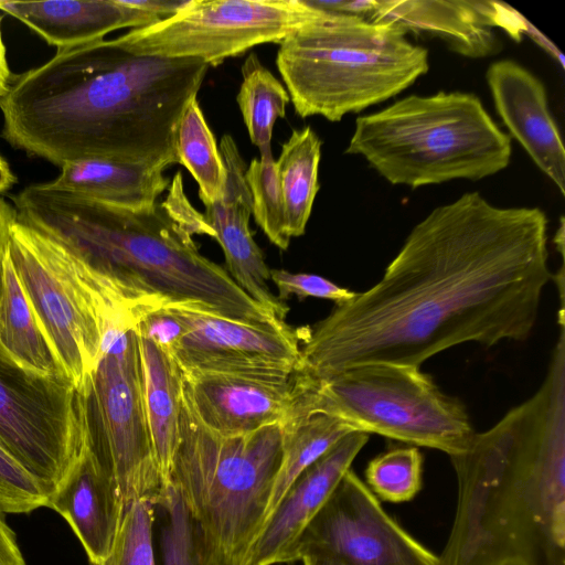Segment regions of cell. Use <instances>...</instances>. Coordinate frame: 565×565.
<instances>
[{"label": "cell", "mask_w": 565, "mask_h": 565, "mask_svg": "<svg viewBox=\"0 0 565 565\" xmlns=\"http://www.w3.org/2000/svg\"><path fill=\"white\" fill-rule=\"evenodd\" d=\"M449 458L458 492L440 565H565V324L537 391Z\"/></svg>", "instance_id": "obj_3"}, {"label": "cell", "mask_w": 565, "mask_h": 565, "mask_svg": "<svg viewBox=\"0 0 565 565\" xmlns=\"http://www.w3.org/2000/svg\"><path fill=\"white\" fill-rule=\"evenodd\" d=\"M321 12L305 0H186L174 14L111 40L131 53L217 66L256 45L279 44Z\"/></svg>", "instance_id": "obj_11"}, {"label": "cell", "mask_w": 565, "mask_h": 565, "mask_svg": "<svg viewBox=\"0 0 565 565\" xmlns=\"http://www.w3.org/2000/svg\"><path fill=\"white\" fill-rule=\"evenodd\" d=\"M0 10L22 21L58 50L104 40L119 29L134 30L158 22L124 0H0Z\"/></svg>", "instance_id": "obj_21"}, {"label": "cell", "mask_w": 565, "mask_h": 565, "mask_svg": "<svg viewBox=\"0 0 565 565\" xmlns=\"http://www.w3.org/2000/svg\"><path fill=\"white\" fill-rule=\"evenodd\" d=\"M311 554L343 565H440L439 556L402 527L352 469L303 530L289 563Z\"/></svg>", "instance_id": "obj_12"}, {"label": "cell", "mask_w": 565, "mask_h": 565, "mask_svg": "<svg viewBox=\"0 0 565 565\" xmlns=\"http://www.w3.org/2000/svg\"><path fill=\"white\" fill-rule=\"evenodd\" d=\"M173 308L185 332L171 356L183 375L221 373L290 377L295 373L300 333L286 321L255 324Z\"/></svg>", "instance_id": "obj_13"}, {"label": "cell", "mask_w": 565, "mask_h": 565, "mask_svg": "<svg viewBox=\"0 0 565 565\" xmlns=\"http://www.w3.org/2000/svg\"><path fill=\"white\" fill-rule=\"evenodd\" d=\"M270 280L278 290V299L285 302L291 295L299 298H320L344 303L355 291L341 287L329 279L313 274L290 273L285 269H270Z\"/></svg>", "instance_id": "obj_34"}, {"label": "cell", "mask_w": 565, "mask_h": 565, "mask_svg": "<svg viewBox=\"0 0 565 565\" xmlns=\"http://www.w3.org/2000/svg\"><path fill=\"white\" fill-rule=\"evenodd\" d=\"M183 394L206 428L238 436L282 423L295 401L296 383L294 374H192L183 375Z\"/></svg>", "instance_id": "obj_16"}, {"label": "cell", "mask_w": 565, "mask_h": 565, "mask_svg": "<svg viewBox=\"0 0 565 565\" xmlns=\"http://www.w3.org/2000/svg\"><path fill=\"white\" fill-rule=\"evenodd\" d=\"M15 209L0 198V284L2 275V260L8 247L9 235L12 224L17 221Z\"/></svg>", "instance_id": "obj_39"}, {"label": "cell", "mask_w": 565, "mask_h": 565, "mask_svg": "<svg viewBox=\"0 0 565 565\" xmlns=\"http://www.w3.org/2000/svg\"><path fill=\"white\" fill-rule=\"evenodd\" d=\"M179 163L192 174L199 185L203 204L218 200L225 189L227 171L198 98L184 109L174 135Z\"/></svg>", "instance_id": "obj_27"}, {"label": "cell", "mask_w": 565, "mask_h": 565, "mask_svg": "<svg viewBox=\"0 0 565 565\" xmlns=\"http://www.w3.org/2000/svg\"><path fill=\"white\" fill-rule=\"evenodd\" d=\"M548 268L547 217L467 192L409 232L382 278L300 332L295 373L420 365L452 347L527 339Z\"/></svg>", "instance_id": "obj_1"}, {"label": "cell", "mask_w": 565, "mask_h": 565, "mask_svg": "<svg viewBox=\"0 0 565 565\" xmlns=\"http://www.w3.org/2000/svg\"><path fill=\"white\" fill-rule=\"evenodd\" d=\"M47 505L43 486L0 444V512L29 513Z\"/></svg>", "instance_id": "obj_33"}, {"label": "cell", "mask_w": 565, "mask_h": 565, "mask_svg": "<svg viewBox=\"0 0 565 565\" xmlns=\"http://www.w3.org/2000/svg\"><path fill=\"white\" fill-rule=\"evenodd\" d=\"M0 361L53 393L70 390L36 323L8 247L0 284Z\"/></svg>", "instance_id": "obj_22"}, {"label": "cell", "mask_w": 565, "mask_h": 565, "mask_svg": "<svg viewBox=\"0 0 565 565\" xmlns=\"http://www.w3.org/2000/svg\"><path fill=\"white\" fill-rule=\"evenodd\" d=\"M13 201L21 222L75 254L94 288L137 322L164 307L255 324L282 321L200 253L164 201L125 209L50 182L24 188Z\"/></svg>", "instance_id": "obj_4"}, {"label": "cell", "mask_w": 565, "mask_h": 565, "mask_svg": "<svg viewBox=\"0 0 565 565\" xmlns=\"http://www.w3.org/2000/svg\"><path fill=\"white\" fill-rule=\"evenodd\" d=\"M399 28L322 11L279 43L276 65L295 111L340 121L394 97L429 68Z\"/></svg>", "instance_id": "obj_5"}, {"label": "cell", "mask_w": 565, "mask_h": 565, "mask_svg": "<svg viewBox=\"0 0 565 565\" xmlns=\"http://www.w3.org/2000/svg\"><path fill=\"white\" fill-rule=\"evenodd\" d=\"M281 425V460L266 519L290 484L306 468L344 436L355 431L338 417L324 413L303 412L295 408L294 405Z\"/></svg>", "instance_id": "obj_25"}, {"label": "cell", "mask_w": 565, "mask_h": 565, "mask_svg": "<svg viewBox=\"0 0 565 565\" xmlns=\"http://www.w3.org/2000/svg\"><path fill=\"white\" fill-rule=\"evenodd\" d=\"M554 243L558 246L559 253L564 255V218L561 217L558 233L555 235Z\"/></svg>", "instance_id": "obj_43"}, {"label": "cell", "mask_w": 565, "mask_h": 565, "mask_svg": "<svg viewBox=\"0 0 565 565\" xmlns=\"http://www.w3.org/2000/svg\"><path fill=\"white\" fill-rule=\"evenodd\" d=\"M8 253L66 385L87 396L103 331L73 254L19 218L10 230Z\"/></svg>", "instance_id": "obj_10"}, {"label": "cell", "mask_w": 565, "mask_h": 565, "mask_svg": "<svg viewBox=\"0 0 565 565\" xmlns=\"http://www.w3.org/2000/svg\"><path fill=\"white\" fill-rule=\"evenodd\" d=\"M47 508L67 522L90 565H99L107 558L125 510L115 482L93 451L89 426L73 467L50 498Z\"/></svg>", "instance_id": "obj_20"}, {"label": "cell", "mask_w": 565, "mask_h": 565, "mask_svg": "<svg viewBox=\"0 0 565 565\" xmlns=\"http://www.w3.org/2000/svg\"><path fill=\"white\" fill-rule=\"evenodd\" d=\"M209 65L131 53L110 40L57 50L12 77L0 99L3 138L62 166L109 159L167 169L174 135Z\"/></svg>", "instance_id": "obj_2"}, {"label": "cell", "mask_w": 565, "mask_h": 565, "mask_svg": "<svg viewBox=\"0 0 565 565\" xmlns=\"http://www.w3.org/2000/svg\"><path fill=\"white\" fill-rule=\"evenodd\" d=\"M137 337L146 416L156 460L168 489L179 443L183 374L170 354L139 333Z\"/></svg>", "instance_id": "obj_24"}, {"label": "cell", "mask_w": 565, "mask_h": 565, "mask_svg": "<svg viewBox=\"0 0 565 565\" xmlns=\"http://www.w3.org/2000/svg\"><path fill=\"white\" fill-rule=\"evenodd\" d=\"M365 480L377 499L408 502L423 486V455L416 446L388 449L367 463Z\"/></svg>", "instance_id": "obj_31"}, {"label": "cell", "mask_w": 565, "mask_h": 565, "mask_svg": "<svg viewBox=\"0 0 565 565\" xmlns=\"http://www.w3.org/2000/svg\"><path fill=\"white\" fill-rule=\"evenodd\" d=\"M345 153L362 156L391 184L416 189L495 174L512 146L477 95L439 92L359 116Z\"/></svg>", "instance_id": "obj_6"}, {"label": "cell", "mask_w": 565, "mask_h": 565, "mask_svg": "<svg viewBox=\"0 0 565 565\" xmlns=\"http://www.w3.org/2000/svg\"><path fill=\"white\" fill-rule=\"evenodd\" d=\"M156 507L137 500L125 512L111 552L99 565H156L152 529Z\"/></svg>", "instance_id": "obj_32"}, {"label": "cell", "mask_w": 565, "mask_h": 565, "mask_svg": "<svg viewBox=\"0 0 565 565\" xmlns=\"http://www.w3.org/2000/svg\"><path fill=\"white\" fill-rule=\"evenodd\" d=\"M281 438V423L238 436L213 433L183 394L169 482L207 539L239 565L267 515Z\"/></svg>", "instance_id": "obj_7"}, {"label": "cell", "mask_w": 565, "mask_h": 565, "mask_svg": "<svg viewBox=\"0 0 565 565\" xmlns=\"http://www.w3.org/2000/svg\"><path fill=\"white\" fill-rule=\"evenodd\" d=\"M53 186L125 209L153 206L169 186L164 169L109 159H83L61 166Z\"/></svg>", "instance_id": "obj_23"}, {"label": "cell", "mask_w": 565, "mask_h": 565, "mask_svg": "<svg viewBox=\"0 0 565 565\" xmlns=\"http://www.w3.org/2000/svg\"><path fill=\"white\" fill-rule=\"evenodd\" d=\"M0 565H26L14 532L0 512Z\"/></svg>", "instance_id": "obj_37"}, {"label": "cell", "mask_w": 565, "mask_h": 565, "mask_svg": "<svg viewBox=\"0 0 565 565\" xmlns=\"http://www.w3.org/2000/svg\"><path fill=\"white\" fill-rule=\"evenodd\" d=\"M289 100L286 87L250 53L242 66L236 102L249 139L258 149L270 146L274 125L285 117Z\"/></svg>", "instance_id": "obj_28"}, {"label": "cell", "mask_w": 565, "mask_h": 565, "mask_svg": "<svg viewBox=\"0 0 565 565\" xmlns=\"http://www.w3.org/2000/svg\"><path fill=\"white\" fill-rule=\"evenodd\" d=\"M300 561L303 565H343L332 557L320 554L306 555Z\"/></svg>", "instance_id": "obj_42"}, {"label": "cell", "mask_w": 565, "mask_h": 565, "mask_svg": "<svg viewBox=\"0 0 565 565\" xmlns=\"http://www.w3.org/2000/svg\"><path fill=\"white\" fill-rule=\"evenodd\" d=\"M294 407L338 417L354 430L462 452L475 430L462 403L420 367L369 363L320 379L295 374Z\"/></svg>", "instance_id": "obj_8"}, {"label": "cell", "mask_w": 565, "mask_h": 565, "mask_svg": "<svg viewBox=\"0 0 565 565\" xmlns=\"http://www.w3.org/2000/svg\"><path fill=\"white\" fill-rule=\"evenodd\" d=\"M102 331L87 395L92 448L115 482L125 512L137 500L157 508L167 488L146 416L137 332L125 320L107 321Z\"/></svg>", "instance_id": "obj_9"}, {"label": "cell", "mask_w": 565, "mask_h": 565, "mask_svg": "<svg viewBox=\"0 0 565 565\" xmlns=\"http://www.w3.org/2000/svg\"><path fill=\"white\" fill-rule=\"evenodd\" d=\"M367 440L366 433L348 434L296 478L264 522L245 565L289 563L299 536L351 469Z\"/></svg>", "instance_id": "obj_18"}, {"label": "cell", "mask_w": 565, "mask_h": 565, "mask_svg": "<svg viewBox=\"0 0 565 565\" xmlns=\"http://www.w3.org/2000/svg\"><path fill=\"white\" fill-rule=\"evenodd\" d=\"M220 151L227 171L222 196L204 204V218L220 244L226 271L257 303L285 321L289 311L269 287L270 269L249 228L252 198L245 180L246 164L231 135L221 139Z\"/></svg>", "instance_id": "obj_17"}, {"label": "cell", "mask_w": 565, "mask_h": 565, "mask_svg": "<svg viewBox=\"0 0 565 565\" xmlns=\"http://www.w3.org/2000/svg\"><path fill=\"white\" fill-rule=\"evenodd\" d=\"M259 158L246 168L245 180L252 198V214L267 238L278 248L289 247L284 199L271 147L259 149Z\"/></svg>", "instance_id": "obj_30"}, {"label": "cell", "mask_w": 565, "mask_h": 565, "mask_svg": "<svg viewBox=\"0 0 565 565\" xmlns=\"http://www.w3.org/2000/svg\"><path fill=\"white\" fill-rule=\"evenodd\" d=\"M127 6L152 17L157 21L174 14L186 0H124Z\"/></svg>", "instance_id": "obj_38"}, {"label": "cell", "mask_w": 565, "mask_h": 565, "mask_svg": "<svg viewBox=\"0 0 565 565\" xmlns=\"http://www.w3.org/2000/svg\"><path fill=\"white\" fill-rule=\"evenodd\" d=\"M1 24V19H0ZM12 79V75L8 65L6 47L2 40L1 28H0V99L6 94L9 84Z\"/></svg>", "instance_id": "obj_40"}, {"label": "cell", "mask_w": 565, "mask_h": 565, "mask_svg": "<svg viewBox=\"0 0 565 565\" xmlns=\"http://www.w3.org/2000/svg\"><path fill=\"white\" fill-rule=\"evenodd\" d=\"M371 22L393 24L407 33H428L451 51L472 58L495 54L501 42L494 28L513 40L536 41L540 32L520 13L497 1L379 0Z\"/></svg>", "instance_id": "obj_14"}, {"label": "cell", "mask_w": 565, "mask_h": 565, "mask_svg": "<svg viewBox=\"0 0 565 565\" xmlns=\"http://www.w3.org/2000/svg\"><path fill=\"white\" fill-rule=\"evenodd\" d=\"M322 141L307 126L294 130L282 145L276 162L284 199L287 233L290 238L305 234L319 190L318 171Z\"/></svg>", "instance_id": "obj_26"}, {"label": "cell", "mask_w": 565, "mask_h": 565, "mask_svg": "<svg viewBox=\"0 0 565 565\" xmlns=\"http://www.w3.org/2000/svg\"><path fill=\"white\" fill-rule=\"evenodd\" d=\"M135 329L170 355L185 332L173 307L159 308L142 315Z\"/></svg>", "instance_id": "obj_35"}, {"label": "cell", "mask_w": 565, "mask_h": 565, "mask_svg": "<svg viewBox=\"0 0 565 565\" xmlns=\"http://www.w3.org/2000/svg\"><path fill=\"white\" fill-rule=\"evenodd\" d=\"M486 77L509 136L565 195V149L541 79L512 60L492 63Z\"/></svg>", "instance_id": "obj_19"}, {"label": "cell", "mask_w": 565, "mask_h": 565, "mask_svg": "<svg viewBox=\"0 0 565 565\" xmlns=\"http://www.w3.org/2000/svg\"><path fill=\"white\" fill-rule=\"evenodd\" d=\"M177 221L193 236L209 235L214 238L213 230L205 222L204 215L200 214L188 201L183 190L182 173L178 171L170 184L169 193L163 200Z\"/></svg>", "instance_id": "obj_36"}, {"label": "cell", "mask_w": 565, "mask_h": 565, "mask_svg": "<svg viewBox=\"0 0 565 565\" xmlns=\"http://www.w3.org/2000/svg\"><path fill=\"white\" fill-rule=\"evenodd\" d=\"M158 507L163 512L160 531L163 565H239L207 539L172 486Z\"/></svg>", "instance_id": "obj_29"}, {"label": "cell", "mask_w": 565, "mask_h": 565, "mask_svg": "<svg viewBox=\"0 0 565 565\" xmlns=\"http://www.w3.org/2000/svg\"><path fill=\"white\" fill-rule=\"evenodd\" d=\"M85 439L79 420L54 417L25 392L0 376V444L45 489L62 486Z\"/></svg>", "instance_id": "obj_15"}, {"label": "cell", "mask_w": 565, "mask_h": 565, "mask_svg": "<svg viewBox=\"0 0 565 565\" xmlns=\"http://www.w3.org/2000/svg\"><path fill=\"white\" fill-rule=\"evenodd\" d=\"M15 182V178L7 163L0 156V194L9 190Z\"/></svg>", "instance_id": "obj_41"}]
</instances>
